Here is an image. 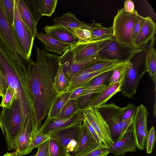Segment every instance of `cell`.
Instances as JSON below:
<instances>
[{
    "label": "cell",
    "mask_w": 156,
    "mask_h": 156,
    "mask_svg": "<svg viewBox=\"0 0 156 156\" xmlns=\"http://www.w3.org/2000/svg\"><path fill=\"white\" fill-rule=\"evenodd\" d=\"M37 58L28 72L35 119L39 129L48 116L52 103L58 94L54 79L59 64V56L37 47Z\"/></svg>",
    "instance_id": "1"
},
{
    "label": "cell",
    "mask_w": 156,
    "mask_h": 156,
    "mask_svg": "<svg viewBox=\"0 0 156 156\" xmlns=\"http://www.w3.org/2000/svg\"><path fill=\"white\" fill-rule=\"evenodd\" d=\"M15 61L0 39V67L8 86L15 92L20 109L22 126L36 125L28 81L30 67L12 63Z\"/></svg>",
    "instance_id": "2"
},
{
    "label": "cell",
    "mask_w": 156,
    "mask_h": 156,
    "mask_svg": "<svg viewBox=\"0 0 156 156\" xmlns=\"http://www.w3.org/2000/svg\"><path fill=\"white\" fill-rule=\"evenodd\" d=\"M154 40L155 37L141 48L130 59V66L120 91L124 96L130 98L136 93L140 80L146 72L147 56L153 46Z\"/></svg>",
    "instance_id": "3"
},
{
    "label": "cell",
    "mask_w": 156,
    "mask_h": 156,
    "mask_svg": "<svg viewBox=\"0 0 156 156\" xmlns=\"http://www.w3.org/2000/svg\"><path fill=\"white\" fill-rule=\"evenodd\" d=\"M0 111V128L4 135L8 151L14 150V143L21 127L22 120L20 105L16 100L10 108Z\"/></svg>",
    "instance_id": "4"
},
{
    "label": "cell",
    "mask_w": 156,
    "mask_h": 156,
    "mask_svg": "<svg viewBox=\"0 0 156 156\" xmlns=\"http://www.w3.org/2000/svg\"><path fill=\"white\" fill-rule=\"evenodd\" d=\"M98 55L100 59L116 63L129 61L137 50L121 43L112 37L100 42Z\"/></svg>",
    "instance_id": "5"
},
{
    "label": "cell",
    "mask_w": 156,
    "mask_h": 156,
    "mask_svg": "<svg viewBox=\"0 0 156 156\" xmlns=\"http://www.w3.org/2000/svg\"><path fill=\"white\" fill-rule=\"evenodd\" d=\"M0 37L13 58L20 63L30 65L34 62L25 55L17 43L13 26L9 22L5 14L2 0H0Z\"/></svg>",
    "instance_id": "6"
},
{
    "label": "cell",
    "mask_w": 156,
    "mask_h": 156,
    "mask_svg": "<svg viewBox=\"0 0 156 156\" xmlns=\"http://www.w3.org/2000/svg\"><path fill=\"white\" fill-rule=\"evenodd\" d=\"M138 14L136 10L132 13H128L125 11L123 8L119 9L114 17L112 26V37L118 41L133 48V27Z\"/></svg>",
    "instance_id": "7"
},
{
    "label": "cell",
    "mask_w": 156,
    "mask_h": 156,
    "mask_svg": "<svg viewBox=\"0 0 156 156\" xmlns=\"http://www.w3.org/2000/svg\"><path fill=\"white\" fill-rule=\"evenodd\" d=\"M18 1L15 0L14 20L13 26L14 35L21 50L28 58H30L35 37L21 18L18 7Z\"/></svg>",
    "instance_id": "8"
},
{
    "label": "cell",
    "mask_w": 156,
    "mask_h": 156,
    "mask_svg": "<svg viewBox=\"0 0 156 156\" xmlns=\"http://www.w3.org/2000/svg\"><path fill=\"white\" fill-rule=\"evenodd\" d=\"M86 119L97 133L101 140L110 147L114 143L109 127L96 108L81 110Z\"/></svg>",
    "instance_id": "9"
},
{
    "label": "cell",
    "mask_w": 156,
    "mask_h": 156,
    "mask_svg": "<svg viewBox=\"0 0 156 156\" xmlns=\"http://www.w3.org/2000/svg\"><path fill=\"white\" fill-rule=\"evenodd\" d=\"M108 124L113 141L118 140L120 134L122 108L113 103L104 104L96 108Z\"/></svg>",
    "instance_id": "10"
},
{
    "label": "cell",
    "mask_w": 156,
    "mask_h": 156,
    "mask_svg": "<svg viewBox=\"0 0 156 156\" xmlns=\"http://www.w3.org/2000/svg\"><path fill=\"white\" fill-rule=\"evenodd\" d=\"M82 124H76L59 129L48 134L50 138L61 143L69 153H74L78 145Z\"/></svg>",
    "instance_id": "11"
},
{
    "label": "cell",
    "mask_w": 156,
    "mask_h": 156,
    "mask_svg": "<svg viewBox=\"0 0 156 156\" xmlns=\"http://www.w3.org/2000/svg\"><path fill=\"white\" fill-rule=\"evenodd\" d=\"M148 113L146 107L141 104L136 107L133 118V134L137 148L144 150L148 133L147 117Z\"/></svg>",
    "instance_id": "12"
},
{
    "label": "cell",
    "mask_w": 156,
    "mask_h": 156,
    "mask_svg": "<svg viewBox=\"0 0 156 156\" xmlns=\"http://www.w3.org/2000/svg\"><path fill=\"white\" fill-rule=\"evenodd\" d=\"M84 119L83 114L80 111L71 117L66 118H50L47 117L37 133L48 134L50 132L59 129L74 125L82 124Z\"/></svg>",
    "instance_id": "13"
},
{
    "label": "cell",
    "mask_w": 156,
    "mask_h": 156,
    "mask_svg": "<svg viewBox=\"0 0 156 156\" xmlns=\"http://www.w3.org/2000/svg\"><path fill=\"white\" fill-rule=\"evenodd\" d=\"M100 41H77L69 48L73 54V63L86 60L97 54Z\"/></svg>",
    "instance_id": "14"
},
{
    "label": "cell",
    "mask_w": 156,
    "mask_h": 156,
    "mask_svg": "<svg viewBox=\"0 0 156 156\" xmlns=\"http://www.w3.org/2000/svg\"><path fill=\"white\" fill-rule=\"evenodd\" d=\"M123 81L108 85L102 92L93 94L85 109L94 108L105 104L114 95L120 91Z\"/></svg>",
    "instance_id": "15"
},
{
    "label": "cell",
    "mask_w": 156,
    "mask_h": 156,
    "mask_svg": "<svg viewBox=\"0 0 156 156\" xmlns=\"http://www.w3.org/2000/svg\"><path fill=\"white\" fill-rule=\"evenodd\" d=\"M100 144L83 122L81 126L78 145L74 153V156H82L94 149Z\"/></svg>",
    "instance_id": "16"
},
{
    "label": "cell",
    "mask_w": 156,
    "mask_h": 156,
    "mask_svg": "<svg viewBox=\"0 0 156 156\" xmlns=\"http://www.w3.org/2000/svg\"><path fill=\"white\" fill-rule=\"evenodd\" d=\"M118 64L98 71L84 73L78 75H71L68 77L70 81L69 87L64 93H71L76 89L83 87L94 78L103 73L113 70Z\"/></svg>",
    "instance_id": "17"
},
{
    "label": "cell",
    "mask_w": 156,
    "mask_h": 156,
    "mask_svg": "<svg viewBox=\"0 0 156 156\" xmlns=\"http://www.w3.org/2000/svg\"><path fill=\"white\" fill-rule=\"evenodd\" d=\"M43 29L46 33L62 42L73 45L77 41L71 29L62 25L56 23L47 25Z\"/></svg>",
    "instance_id": "18"
},
{
    "label": "cell",
    "mask_w": 156,
    "mask_h": 156,
    "mask_svg": "<svg viewBox=\"0 0 156 156\" xmlns=\"http://www.w3.org/2000/svg\"><path fill=\"white\" fill-rule=\"evenodd\" d=\"M36 37L46 51L59 55H62L67 49L73 45L58 41L46 33H38Z\"/></svg>",
    "instance_id": "19"
},
{
    "label": "cell",
    "mask_w": 156,
    "mask_h": 156,
    "mask_svg": "<svg viewBox=\"0 0 156 156\" xmlns=\"http://www.w3.org/2000/svg\"><path fill=\"white\" fill-rule=\"evenodd\" d=\"M156 25L150 16L146 17L145 22L133 42L134 48L140 49L154 37Z\"/></svg>",
    "instance_id": "20"
},
{
    "label": "cell",
    "mask_w": 156,
    "mask_h": 156,
    "mask_svg": "<svg viewBox=\"0 0 156 156\" xmlns=\"http://www.w3.org/2000/svg\"><path fill=\"white\" fill-rule=\"evenodd\" d=\"M136 148L133 133H127L122 139L114 142L110 151L115 156H123L126 152L136 151Z\"/></svg>",
    "instance_id": "21"
},
{
    "label": "cell",
    "mask_w": 156,
    "mask_h": 156,
    "mask_svg": "<svg viewBox=\"0 0 156 156\" xmlns=\"http://www.w3.org/2000/svg\"><path fill=\"white\" fill-rule=\"evenodd\" d=\"M88 23L92 31V36L90 41H100L112 37L113 31L112 26L108 28L103 27L99 23Z\"/></svg>",
    "instance_id": "22"
},
{
    "label": "cell",
    "mask_w": 156,
    "mask_h": 156,
    "mask_svg": "<svg viewBox=\"0 0 156 156\" xmlns=\"http://www.w3.org/2000/svg\"><path fill=\"white\" fill-rule=\"evenodd\" d=\"M18 7L22 20L28 28L34 37H36L38 33L37 29V24L23 0H19Z\"/></svg>",
    "instance_id": "23"
},
{
    "label": "cell",
    "mask_w": 156,
    "mask_h": 156,
    "mask_svg": "<svg viewBox=\"0 0 156 156\" xmlns=\"http://www.w3.org/2000/svg\"><path fill=\"white\" fill-rule=\"evenodd\" d=\"M53 20L56 24L67 27L70 29L76 28H85L87 24L80 21L71 12L63 14L60 17H55Z\"/></svg>",
    "instance_id": "24"
},
{
    "label": "cell",
    "mask_w": 156,
    "mask_h": 156,
    "mask_svg": "<svg viewBox=\"0 0 156 156\" xmlns=\"http://www.w3.org/2000/svg\"><path fill=\"white\" fill-rule=\"evenodd\" d=\"M70 84V80L64 73L62 65L59 62L54 79V85L58 95L63 93L69 87Z\"/></svg>",
    "instance_id": "25"
},
{
    "label": "cell",
    "mask_w": 156,
    "mask_h": 156,
    "mask_svg": "<svg viewBox=\"0 0 156 156\" xmlns=\"http://www.w3.org/2000/svg\"><path fill=\"white\" fill-rule=\"evenodd\" d=\"M71 93H63L57 96L53 101L48 117H55L66 103L69 99Z\"/></svg>",
    "instance_id": "26"
},
{
    "label": "cell",
    "mask_w": 156,
    "mask_h": 156,
    "mask_svg": "<svg viewBox=\"0 0 156 156\" xmlns=\"http://www.w3.org/2000/svg\"><path fill=\"white\" fill-rule=\"evenodd\" d=\"M99 59L98 54L86 60L72 64L64 72L68 76L75 74Z\"/></svg>",
    "instance_id": "27"
},
{
    "label": "cell",
    "mask_w": 156,
    "mask_h": 156,
    "mask_svg": "<svg viewBox=\"0 0 156 156\" xmlns=\"http://www.w3.org/2000/svg\"><path fill=\"white\" fill-rule=\"evenodd\" d=\"M129 66V61L120 64L117 66L112 71L108 85L124 80Z\"/></svg>",
    "instance_id": "28"
},
{
    "label": "cell",
    "mask_w": 156,
    "mask_h": 156,
    "mask_svg": "<svg viewBox=\"0 0 156 156\" xmlns=\"http://www.w3.org/2000/svg\"><path fill=\"white\" fill-rule=\"evenodd\" d=\"M49 156H71L70 153L62 144L52 138L49 139Z\"/></svg>",
    "instance_id": "29"
},
{
    "label": "cell",
    "mask_w": 156,
    "mask_h": 156,
    "mask_svg": "<svg viewBox=\"0 0 156 156\" xmlns=\"http://www.w3.org/2000/svg\"><path fill=\"white\" fill-rule=\"evenodd\" d=\"M80 111L75 100L69 99L62 108L59 113L55 117L66 118L70 117L78 112Z\"/></svg>",
    "instance_id": "30"
},
{
    "label": "cell",
    "mask_w": 156,
    "mask_h": 156,
    "mask_svg": "<svg viewBox=\"0 0 156 156\" xmlns=\"http://www.w3.org/2000/svg\"><path fill=\"white\" fill-rule=\"evenodd\" d=\"M146 72H147L155 85L156 83V51L151 47L147 56L146 62Z\"/></svg>",
    "instance_id": "31"
},
{
    "label": "cell",
    "mask_w": 156,
    "mask_h": 156,
    "mask_svg": "<svg viewBox=\"0 0 156 156\" xmlns=\"http://www.w3.org/2000/svg\"><path fill=\"white\" fill-rule=\"evenodd\" d=\"M118 64L111 61L99 59L96 62L81 70L78 73L71 75H78L84 73L94 72Z\"/></svg>",
    "instance_id": "32"
},
{
    "label": "cell",
    "mask_w": 156,
    "mask_h": 156,
    "mask_svg": "<svg viewBox=\"0 0 156 156\" xmlns=\"http://www.w3.org/2000/svg\"><path fill=\"white\" fill-rule=\"evenodd\" d=\"M57 3V0H38L39 10L42 16L51 17L55 11Z\"/></svg>",
    "instance_id": "33"
},
{
    "label": "cell",
    "mask_w": 156,
    "mask_h": 156,
    "mask_svg": "<svg viewBox=\"0 0 156 156\" xmlns=\"http://www.w3.org/2000/svg\"><path fill=\"white\" fill-rule=\"evenodd\" d=\"M85 28H76L71 29L77 41L81 42L90 41L92 36V31L90 26Z\"/></svg>",
    "instance_id": "34"
},
{
    "label": "cell",
    "mask_w": 156,
    "mask_h": 156,
    "mask_svg": "<svg viewBox=\"0 0 156 156\" xmlns=\"http://www.w3.org/2000/svg\"><path fill=\"white\" fill-rule=\"evenodd\" d=\"M113 70L107 71L99 75L83 87H92L102 85L108 86Z\"/></svg>",
    "instance_id": "35"
},
{
    "label": "cell",
    "mask_w": 156,
    "mask_h": 156,
    "mask_svg": "<svg viewBox=\"0 0 156 156\" xmlns=\"http://www.w3.org/2000/svg\"><path fill=\"white\" fill-rule=\"evenodd\" d=\"M2 98L0 106L2 108H10L14 101L16 100L14 90L9 86L5 94Z\"/></svg>",
    "instance_id": "36"
},
{
    "label": "cell",
    "mask_w": 156,
    "mask_h": 156,
    "mask_svg": "<svg viewBox=\"0 0 156 156\" xmlns=\"http://www.w3.org/2000/svg\"><path fill=\"white\" fill-rule=\"evenodd\" d=\"M4 11L10 24L13 26L14 20L15 0H2Z\"/></svg>",
    "instance_id": "37"
},
{
    "label": "cell",
    "mask_w": 156,
    "mask_h": 156,
    "mask_svg": "<svg viewBox=\"0 0 156 156\" xmlns=\"http://www.w3.org/2000/svg\"><path fill=\"white\" fill-rule=\"evenodd\" d=\"M28 8L36 23L37 22L42 16L40 13L38 5V0H23Z\"/></svg>",
    "instance_id": "38"
},
{
    "label": "cell",
    "mask_w": 156,
    "mask_h": 156,
    "mask_svg": "<svg viewBox=\"0 0 156 156\" xmlns=\"http://www.w3.org/2000/svg\"><path fill=\"white\" fill-rule=\"evenodd\" d=\"M133 119L126 120H122L120 125V134L118 140L122 139L126 134L133 133Z\"/></svg>",
    "instance_id": "39"
},
{
    "label": "cell",
    "mask_w": 156,
    "mask_h": 156,
    "mask_svg": "<svg viewBox=\"0 0 156 156\" xmlns=\"http://www.w3.org/2000/svg\"><path fill=\"white\" fill-rule=\"evenodd\" d=\"M109 153L110 147L104 144H101L94 149L82 156H107Z\"/></svg>",
    "instance_id": "40"
},
{
    "label": "cell",
    "mask_w": 156,
    "mask_h": 156,
    "mask_svg": "<svg viewBox=\"0 0 156 156\" xmlns=\"http://www.w3.org/2000/svg\"><path fill=\"white\" fill-rule=\"evenodd\" d=\"M155 140V129L154 127H152L148 131L146 139L145 147L147 154L152 153Z\"/></svg>",
    "instance_id": "41"
},
{
    "label": "cell",
    "mask_w": 156,
    "mask_h": 156,
    "mask_svg": "<svg viewBox=\"0 0 156 156\" xmlns=\"http://www.w3.org/2000/svg\"><path fill=\"white\" fill-rule=\"evenodd\" d=\"M136 109L135 105L132 103L122 108L121 114L122 119L126 120L133 119Z\"/></svg>",
    "instance_id": "42"
},
{
    "label": "cell",
    "mask_w": 156,
    "mask_h": 156,
    "mask_svg": "<svg viewBox=\"0 0 156 156\" xmlns=\"http://www.w3.org/2000/svg\"><path fill=\"white\" fill-rule=\"evenodd\" d=\"M146 20V17H143L138 14L135 19L133 29L134 41L140 31Z\"/></svg>",
    "instance_id": "43"
},
{
    "label": "cell",
    "mask_w": 156,
    "mask_h": 156,
    "mask_svg": "<svg viewBox=\"0 0 156 156\" xmlns=\"http://www.w3.org/2000/svg\"><path fill=\"white\" fill-rule=\"evenodd\" d=\"M50 139L48 134H40L37 133L32 140L31 145L34 148H38L44 143Z\"/></svg>",
    "instance_id": "44"
},
{
    "label": "cell",
    "mask_w": 156,
    "mask_h": 156,
    "mask_svg": "<svg viewBox=\"0 0 156 156\" xmlns=\"http://www.w3.org/2000/svg\"><path fill=\"white\" fill-rule=\"evenodd\" d=\"M93 94H89L80 97L76 100L77 104L80 111L85 109L89 101Z\"/></svg>",
    "instance_id": "45"
},
{
    "label": "cell",
    "mask_w": 156,
    "mask_h": 156,
    "mask_svg": "<svg viewBox=\"0 0 156 156\" xmlns=\"http://www.w3.org/2000/svg\"><path fill=\"white\" fill-rule=\"evenodd\" d=\"M49 144L48 140L40 146L36 156H49Z\"/></svg>",
    "instance_id": "46"
},
{
    "label": "cell",
    "mask_w": 156,
    "mask_h": 156,
    "mask_svg": "<svg viewBox=\"0 0 156 156\" xmlns=\"http://www.w3.org/2000/svg\"><path fill=\"white\" fill-rule=\"evenodd\" d=\"M83 122L86 124L90 132L93 136L97 143L99 144H105L101 140L100 137L92 127L90 124L87 120L85 118Z\"/></svg>",
    "instance_id": "47"
},
{
    "label": "cell",
    "mask_w": 156,
    "mask_h": 156,
    "mask_svg": "<svg viewBox=\"0 0 156 156\" xmlns=\"http://www.w3.org/2000/svg\"><path fill=\"white\" fill-rule=\"evenodd\" d=\"M8 87V85L6 81L0 67V88L3 96L6 92Z\"/></svg>",
    "instance_id": "48"
},
{
    "label": "cell",
    "mask_w": 156,
    "mask_h": 156,
    "mask_svg": "<svg viewBox=\"0 0 156 156\" xmlns=\"http://www.w3.org/2000/svg\"><path fill=\"white\" fill-rule=\"evenodd\" d=\"M125 11L128 13H131L135 11V6L133 2L131 0H126L124 2Z\"/></svg>",
    "instance_id": "49"
},
{
    "label": "cell",
    "mask_w": 156,
    "mask_h": 156,
    "mask_svg": "<svg viewBox=\"0 0 156 156\" xmlns=\"http://www.w3.org/2000/svg\"><path fill=\"white\" fill-rule=\"evenodd\" d=\"M83 87L78 88L71 93L69 99L76 100L80 97L83 96Z\"/></svg>",
    "instance_id": "50"
},
{
    "label": "cell",
    "mask_w": 156,
    "mask_h": 156,
    "mask_svg": "<svg viewBox=\"0 0 156 156\" xmlns=\"http://www.w3.org/2000/svg\"><path fill=\"white\" fill-rule=\"evenodd\" d=\"M3 156H18L16 153L15 152H7Z\"/></svg>",
    "instance_id": "51"
},
{
    "label": "cell",
    "mask_w": 156,
    "mask_h": 156,
    "mask_svg": "<svg viewBox=\"0 0 156 156\" xmlns=\"http://www.w3.org/2000/svg\"><path fill=\"white\" fill-rule=\"evenodd\" d=\"M3 96V95L2 92V91L0 88V97H2Z\"/></svg>",
    "instance_id": "52"
},
{
    "label": "cell",
    "mask_w": 156,
    "mask_h": 156,
    "mask_svg": "<svg viewBox=\"0 0 156 156\" xmlns=\"http://www.w3.org/2000/svg\"><path fill=\"white\" fill-rule=\"evenodd\" d=\"M31 156H36V154H35V155H32Z\"/></svg>",
    "instance_id": "53"
}]
</instances>
